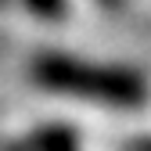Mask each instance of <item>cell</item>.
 Masks as SVG:
<instances>
[{
    "label": "cell",
    "mask_w": 151,
    "mask_h": 151,
    "mask_svg": "<svg viewBox=\"0 0 151 151\" xmlns=\"http://www.w3.org/2000/svg\"><path fill=\"white\" fill-rule=\"evenodd\" d=\"M32 79L43 90L83 97V101H101L111 108H137L147 101V83L140 79V72L122 65L83 61L58 50H43L32 58Z\"/></svg>",
    "instance_id": "6da1fadb"
},
{
    "label": "cell",
    "mask_w": 151,
    "mask_h": 151,
    "mask_svg": "<svg viewBox=\"0 0 151 151\" xmlns=\"http://www.w3.org/2000/svg\"><path fill=\"white\" fill-rule=\"evenodd\" d=\"M32 151H83V147L72 126L54 122V126H40L32 133Z\"/></svg>",
    "instance_id": "7a4b0ae2"
},
{
    "label": "cell",
    "mask_w": 151,
    "mask_h": 151,
    "mask_svg": "<svg viewBox=\"0 0 151 151\" xmlns=\"http://www.w3.org/2000/svg\"><path fill=\"white\" fill-rule=\"evenodd\" d=\"M22 4L36 14V18H47V22H54V18H61L65 14V0H22Z\"/></svg>",
    "instance_id": "3957f363"
},
{
    "label": "cell",
    "mask_w": 151,
    "mask_h": 151,
    "mask_svg": "<svg viewBox=\"0 0 151 151\" xmlns=\"http://www.w3.org/2000/svg\"><path fill=\"white\" fill-rule=\"evenodd\" d=\"M126 151H151V137H137V140H129Z\"/></svg>",
    "instance_id": "277c9868"
},
{
    "label": "cell",
    "mask_w": 151,
    "mask_h": 151,
    "mask_svg": "<svg viewBox=\"0 0 151 151\" xmlns=\"http://www.w3.org/2000/svg\"><path fill=\"white\" fill-rule=\"evenodd\" d=\"M101 4H122V0H101Z\"/></svg>",
    "instance_id": "5b68a950"
},
{
    "label": "cell",
    "mask_w": 151,
    "mask_h": 151,
    "mask_svg": "<svg viewBox=\"0 0 151 151\" xmlns=\"http://www.w3.org/2000/svg\"><path fill=\"white\" fill-rule=\"evenodd\" d=\"M0 4H4V0H0Z\"/></svg>",
    "instance_id": "8992f818"
}]
</instances>
